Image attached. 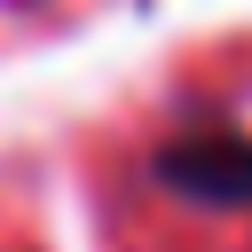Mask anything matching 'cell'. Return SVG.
Returning a JSON list of instances; mask_svg holds the SVG:
<instances>
[{"label":"cell","instance_id":"obj_1","mask_svg":"<svg viewBox=\"0 0 252 252\" xmlns=\"http://www.w3.org/2000/svg\"><path fill=\"white\" fill-rule=\"evenodd\" d=\"M150 173L173 197H189V205L236 213V205H252V134H236V126H189V134L158 142Z\"/></svg>","mask_w":252,"mask_h":252}]
</instances>
